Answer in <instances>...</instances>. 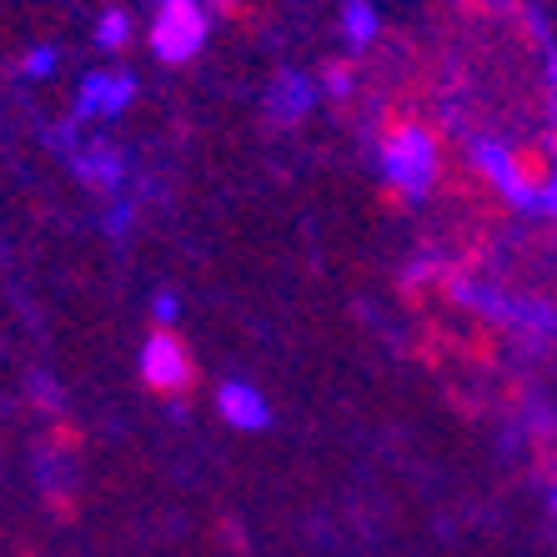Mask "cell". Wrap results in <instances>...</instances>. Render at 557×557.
<instances>
[{"label": "cell", "mask_w": 557, "mask_h": 557, "mask_svg": "<svg viewBox=\"0 0 557 557\" xmlns=\"http://www.w3.org/2000/svg\"><path fill=\"white\" fill-rule=\"evenodd\" d=\"M382 166L397 196H422L437 182V126H417L382 141Z\"/></svg>", "instance_id": "obj_1"}, {"label": "cell", "mask_w": 557, "mask_h": 557, "mask_svg": "<svg viewBox=\"0 0 557 557\" xmlns=\"http://www.w3.org/2000/svg\"><path fill=\"white\" fill-rule=\"evenodd\" d=\"M201 40H207V11L196 0H161L151 26V51L166 65H182L201 51Z\"/></svg>", "instance_id": "obj_2"}, {"label": "cell", "mask_w": 557, "mask_h": 557, "mask_svg": "<svg viewBox=\"0 0 557 557\" xmlns=\"http://www.w3.org/2000/svg\"><path fill=\"white\" fill-rule=\"evenodd\" d=\"M141 382L156 397H186L196 387V362L176 332H156L141 351Z\"/></svg>", "instance_id": "obj_3"}, {"label": "cell", "mask_w": 557, "mask_h": 557, "mask_svg": "<svg viewBox=\"0 0 557 557\" xmlns=\"http://www.w3.org/2000/svg\"><path fill=\"white\" fill-rule=\"evenodd\" d=\"M221 417H226V422H232V428H267V422H272V412H267V403H261L257 392L251 387H221Z\"/></svg>", "instance_id": "obj_4"}, {"label": "cell", "mask_w": 557, "mask_h": 557, "mask_svg": "<svg viewBox=\"0 0 557 557\" xmlns=\"http://www.w3.org/2000/svg\"><path fill=\"white\" fill-rule=\"evenodd\" d=\"M347 36L357 40V46L376 36V15H372V5H367V0H351V5H347Z\"/></svg>", "instance_id": "obj_5"}, {"label": "cell", "mask_w": 557, "mask_h": 557, "mask_svg": "<svg viewBox=\"0 0 557 557\" xmlns=\"http://www.w3.org/2000/svg\"><path fill=\"white\" fill-rule=\"evenodd\" d=\"M46 447H51V453H76L81 447V428L76 422H51V432H46Z\"/></svg>", "instance_id": "obj_6"}, {"label": "cell", "mask_w": 557, "mask_h": 557, "mask_svg": "<svg viewBox=\"0 0 557 557\" xmlns=\"http://www.w3.org/2000/svg\"><path fill=\"white\" fill-rule=\"evenodd\" d=\"M126 30H131V21L121 11H111V15H101V46H111V51H121L126 46Z\"/></svg>", "instance_id": "obj_7"}, {"label": "cell", "mask_w": 557, "mask_h": 557, "mask_svg": "<svg viewBox=\"0 0 557 557\" xmlns=\"http://www.w3.org/2000/svg\"><path fill=\"white\" fill-rule=\"evenodd\" d=\"M131 96V81H96L91 91H86V101H106V106H121Z\"/></svg>", "instance_id": "obj_8"}, {"label": "cell", "mask_w": 557, "mask_h": 557, "mask_svg": "<svg viewBox=\"0 0 557 557\" xmlns=\"http://www.w3.org/2000/svg\"><path fill=\"white\" fill-rule=\"evenodd\" d=\"M46 507H51V512H55L61 522L76 518V497H71V493H55V487H51V493H46Z\"/></svg>", "instance_id": "obj_9"}, {"label": "cell", "mask_w": 557, "mask_h": 557, "mask_svg": "<svg viewBox=\"0 0 557 557\" xmlns=\"http://www.w3.org/2000/svg\"><path fill=\"white\" fill-rule=\"evenodd\" d=\"M467 11H493V5H503V0H462Z\"/></svg>", "instance_id": "obj_10"}]
</instances>
